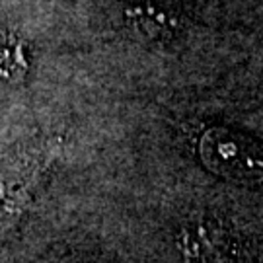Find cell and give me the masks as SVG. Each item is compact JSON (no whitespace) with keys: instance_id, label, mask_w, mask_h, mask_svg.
<instances>
[{"instance_id":"3","label":"cell","mask_w":263,"mask_h":263,"mask_svg":"<svg viewBox=\"0 0 263 263\" xmlns=\"http://www.w3.org/2000/svg\"><path fill=\"white\" fill-rule=\"evenodd\" d=\"M127 26L148 41H168L181 31V18L176 12L154 2H142L125 12Z\"/></svg>"},{"instance_id":"1","label":"cell","mask_w":263,"mask_h":263,"mask_svg":"<svg viewBox=\"0 0 263 263\" xmlns=\"http://www.w3.org/2000/svg\"><path fill=\"white\" fill-rule=\"evenodd\" d=\"M205 166L224 178L257 181L263 178V146L228 129H211L201 139Z\"/></svg>"},{"instance_id":"2","label":"cell","mask_w":263,"mask_h":263,"mask_svg":"<svg viewBox=\"0 0 263 263\" xmlns=\"http://www.w3.org/2000/svg\"><path fill=\"white\" fill-rule=\"evenodd\" d=\"M178 248L185 263H230L234 238L222 220L201 215L189 218L179 228Z\"/></svg>"}]
</instances>
